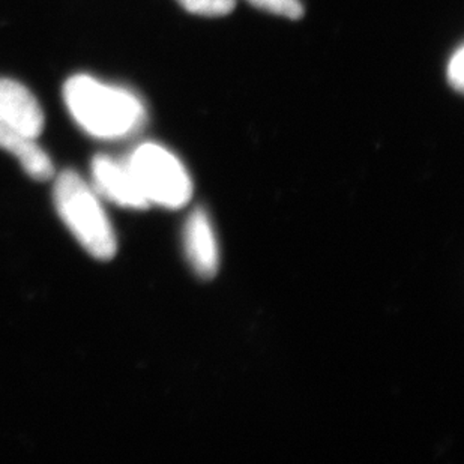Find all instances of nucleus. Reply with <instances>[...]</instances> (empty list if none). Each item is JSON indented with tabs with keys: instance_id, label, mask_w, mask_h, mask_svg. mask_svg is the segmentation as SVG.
Listing matches in <instances>:
<instances>
[{
	"instance_id": "f257e3e1",
	"label": "nucleus",
	"mask_w": 464,
	"mask_h": 464,
	"mask_svg": "<svg viewBox=\"0 0 464 464\" xmlns=\"http://www.w3.org/2000/svg\"><path fill=\"white\" fill-rule=\"evenodd\" d=\"M66 109L83 131L102 140H116L139 131L146 121L140 98L127 89L77 74L63 84Z\"/></svg>"
},
{
	"instance_id": "f03ea898",
	"label": "nucleus",
	"mask_w": 464,
	"mask_h": 464,
	"mask_svg": "<svg viewBox=\"0 0 464 464\" xmlns=\"http://www.w3.org/2000/svg\"><path fill=\"white\" fill-rule=\"evenodd\" d=\"M54 205L62 221L80 246L98 260H110L118 251L113 226L97 191L74 170L62 171L54 184Z\"/></svg>"
},
{
	"instance_id": "7ed1b4c3",
	"label": "nucleus",
	"mask_w": 464,
	"mask_h": 464,
	"mask_svg": "<svg viewBox=\"0 0 464 464\" xmlns=\"http://www.w3.org/2000/svg\"><path fill=\"white\" fill-rule=\"evenodd\" d=\"M146 200L167 209H179L193 196V182L179 158L157 143H143L127 160Z\"/></svg>"
},
{
	"instance_id": "20e7f679",
	"label": "nucleus",
	"mask_w": 464,
	"mask_h": 464,
	"mask_svg": "<svg viewBox=\"0 0 464 464\" xmlns=\"http://www.w3.org/2000/svg\"><path fill=\"white\" fill-rule=\"evenodd\" d=\"M92 179L98 193L119 207L132 209L150 207L127 161H118L109 155H98L92 161Z\"/></svg>"
},
{
	"instance_id": "39448f33",
	"label": "nucleus",
	"mask_w": 464,
	"mask_h": 464,
	"mask_svg": "<svg viewBox=\"0 0 464 464\" xmlns=\"http://www.w3.org/2000/svg\"><path fill=\"white\" fill-rule=\"evenodd\" d=\"M0 122L34 139H38L44 130V111L40 102L31 89L8 77H0Z\"/></svg>"
},
{
	"instance_id": "423d86ee",
	"label": "nucleus",
	"mask_w": 464,
	"mask_h": 464,
	"mask_svg": "<svg viewBox=\"0 0 464 464\" xmlns=\"http://www.w3.org/2000/svg\"><path fill=\"white\" fill-rule=\"evenodd\" d=\"M184 248L189 265L202 278H212L218 272L219 250L214 227L203 209L189 215L184 228Z\"/></svg>"
},
{
	"instance_id": "0eeeda50",
	"label": "nucleus",
	"mask_w": 464,
	"mask_h": 464,
	"mask_svg": "<svg viewBox=\"0 0 464 464\" xmlns=\"http://www.w3.org/2000/svg\"><path fill=\"white\" fill-rule=\"evenodd\" d=\"M36 139L0 122V150L17 158L32 179L49 180L54 176L52 158L36 143Z\"/></svg>"
},
{
	"instance_id": "6e6552de",
	"label": "nucleus",
	"mask_w": 464,
	"mask_h": 464,
	"mask_svg": "<svg viewBox=\"0 0 464 464\" xmlns=\"http://www.w3.org/2000/svg\"><path fill=\"white\" fill-rule=\"evenodd\" d=\"M188 13L207 17H219L232 13L235 0H178Z\"/></svg>"
},
{
	"instance_id": "1a4fd4ad",
	"label": "nucleus",
	"mask_w": 464,
	"mask_h": 464,
	"mask_svg": "<svg viewBox=\"0 0 464 464\" xmlns=\"http://www.w3.org/2000/svg\"><path fill=\"white\" fill-rule=\"evenodd\" d=\"M256 8L263 9L267 13L276 14L281 17H303L304 6L299 0H248Z\"/></svg>"
},
{
	"instance_id": "9d476101",
	"label": "nucleus",
	"mask_w": 464,
	"mask_h": 464,
	"mask_svg": "<svg viewBox=\"0 0 464 464\" xmlns=\"http://www.w3.org/2000/svg\"><path fill=\"white\" fill-rule=\"evenodd\" d=\"M447 75L452 88H456L459 92H461L464 86L463 47H459V50L452 54L451 61L448 63Z\"/></svg>"
}]
</instances>
